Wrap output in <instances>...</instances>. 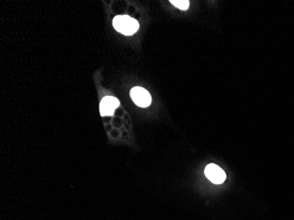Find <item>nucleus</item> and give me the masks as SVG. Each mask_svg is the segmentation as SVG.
<instances>
[{
    "label": "nucleus",
    "instance_id": "obj_2",
    "mask_svg": "<svg viewBox=\"0 0 294 220\" xmlns=\"http://www.w3.org/2000/svg\"><path fill=\"white\" fill-rule=\"evenodd\" d=\"M131 97L135 104L141 108H146L152 102V97L150 95L149 92L146 91L145 88L139 87L132 88L131 90Z\"/></svg>",
    "mask_w": 294,
    "mask_h": 220
},
{
    "label": "nucleus",
    "instance_id": "obj_4",
    "mask_svg": "<svg viewBox=\"0 0 294 220\" xmlns=\"http://www.w3.org/2000/svg\"><path fill=\"white\" fill-rule=\"evenodd\" d=\"M118 99L114 97L107 96L103 98L100 104V112L102 116H108L114 114V111L116 108H118Z\"/></svg>",
    "mask_w": 294,
    "mask_h": 220
},
{
    "label": "nucleus",
    "instance_id": "obj_3",
    "mask_svg": "<svg viewBox=\"0 0 294 220\" xmlns=\"http://www.w3.org/2000/svg\"><path fill=\"white\" fill-rule=\"evenodd\" d=\"M204 174L207 179H209L214 184H221L226 179V175L224 170L215 164L207 165L204 169Z\"/></svg>",
    "mask_w": 294,
    "mask_h": 220
},
{
    "label": "nucleus",
    "instance_id": "obj_1",
    "mask_svg": "<svg viewBox=\"0 0 294 220\" xmlns=\"http://www.w3.org/2000/svg\"><path fill=\"white\" fill-rule=\"evenodd\" d=\"M113 26L115 30L123 35H132L139 28V23L135 19L127 15H119L114 17Z\"/></svg>",
    "mask_w": 294,
    "mask_h": 220
},
{
    "label": "nucleus",
    "instance_id": "obj_5",
    "mask_svg": "<svg viewBox=\"0 0 294 220\" xmlns=\"http://www.w3.org/2000/svg\"><path fill=\"white\" fill-rule=\"evenodd\" d=\"M170 2L177 8L181 9V10L185 11L189 8V1L188 0H171Z\"/></svg>",
    "mask_w": 294,
    "mask_h": 220
}]
</instances>
